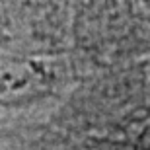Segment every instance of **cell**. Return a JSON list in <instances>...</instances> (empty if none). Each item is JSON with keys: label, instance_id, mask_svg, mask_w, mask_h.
Masks as SVG:
<instances>
[{"label": "cell", "instance_id": "obj_1", "mask_svg": "<svg viewBox=\"0 0 150 150\" xmlns=\"http://www.w3.org/2000/svg\"><path fill=\"white\" fill-rule=\"evenodd\" d=\"M43 74L25 62L0 61V103L33 100L35 94H43Z\"/></svg>", "mask_w": 150, "mask_h": 150}]
</instances>
